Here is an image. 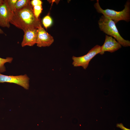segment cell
<instances>
[{
    "mask_svg": "<svg viewBox=\"0 0 130 130\" xmlns=\"http://www.w3.org/2000/svg\"><path fill=\"white\" fill-rule=\"evenodd\" d=\"M13 58L11 57H7L6 58L0 57V73L4 72L6 71L5 64L6 63H11Z\"/></svg>",
    "mask_w": 130,
    "mask_h": 130,
    "instance_id": "10",
    "label": "cell"
},
{
    "mask_svg": "<svg viewBox=\"0 0 130 130\" xmlns=\"http://www.w3.org/2000/svg\"><path fill=\"white\" fill-rule=\"evenodd\" d=\"M24 32V34L21 44L22 47L32 46L36 44L37 29H28Z\"/></svg>",
    "mask_w": 130,
    "mask_h": 130,
    "instance_id": "9",
    "label": "cell"
},
{
    "mask_svg": "<svg viewBox=\"0 0 130 130\" xmlns=\"http://www.w3.org/2000/svg\"><path fill=\"white\" fill-rule=\"evenodd\" d=\"M122 47V46L115 38L111 36L106 35L104 42L103 45L101 46V52L99 53L102 55L105 52H113L117 50Z\"/></svg>",
    "mask_w": 130,
    "mask_h": 130,
    "instance_id": "8",
    "label": "cell"
},
{
    "mask_svg": "<svg viewBox=\"0 0 130 130\" xmlns=\"http://www.w3.org/2000/svg\"><path fill=\"white\" fill-rule=\"evenodd\" d=\"M30 4L32 6L38 5H42V2L40 0H32L30 1Z\"/></svg>",
    "mask_w": 130,
    "mask_h": 130,
    "instance_id": "15",
    "label": "cell"
},
{
    "mask_svg": "<svg viewBox=\"0 0 130 130\" xmlns=\"http://www.w3.org/2000/svg\"><path fill=\"white\" fill-rule=\"evenodd\" d=\"M99 0H97L94 4V7L97 12L102 14L104 16L113 20L115 24L119 21L124 20L127 22L130 20V2L127 1L124 5V8L122 10L117 11L109 9H103L100 6Z\"/></svg>",
    "mask_w": 130,
    "mask_h": 130,
    "instance_id": "2",
    "label": "cell"
},
{
    "mask_svg": "<svg viewBox=\"0 0 130 130\" xmlns=\"http://www.w3.org/2000/svg\"><path fill=\"white\" fill-rule=\"evenodd\" d=\"M17 0H7L8 6L13 13L15 11L16 2Z\"/></svg>",
    "mask_w": 130,
    "mask_h": 130,
    "instance_id": "14",
    "label": "cell"
},
{
    "mask_svg": "<svg viewBox=\"0 0 130 130\" xmlns=\"http://www.w3.org/2000/svg\"><path fill=\"white\" fill-rule=\"evenodd\" d=\"M4 2V0H0V6Z\"/></svg>",
    "mask_w": 130,
    "mask_h": 130,
    "instance_id": "17",
    "label": "cell"
},
{
    "mask_svg": "<svg viewBox=\"0 0 130 130\" xmlns=\"http://www.w3.org/2000/svg\"><path fill=\"white\" fill-rule=\"evenodd\" d=\"M53 37L40 25L37 29L36 44L39 47L49 46L53 42Z\"/></svg>",
    "mask_w": 130,
    "mask_h": 130,
    "instance_id": "6",
    "label": "cell"
},
{
    "mask_svg": "<svg viewBox=\"0 0 130 130\" xmlns=\"http://www.w3.org/2000/svg\"><path fill=\"white\" fill-rule=\"evenodd\" d=\"M101 47L97 45L92 48L86 55L79 57L73 56L72 64L74 67L81 66L86 69L89 65V62L96 55L101 52Z\"/></svg>",
    "mask_w": 130,
    "mask_h": 130,
    "instance_id": "4",
    "label": "cell"
},
{
    "mask_svg": "<svg viewBox=\"0 0 130 130\" xmlns=\"http://www.w3.org/2000/svg\"><path fill=\"white\" fill-rule=\"evenodd\" d=\"M116 127L120 128L123 130H130V129L127 128L125 127L122 123L117 124Z\"/></svg>",
    "mask_w": 130,
    "mask_h": 130,
    "instance_id": "16",
    "label": "cell"
},
{
    "mask_svg": "<svg viewBox=\"0 0 130 130\" xmlns=\"http://www.w3.org/2000/svg\"><path fill=\"white\" fill-rule=\"evenodd\" d=\"M32 7L35 17L37 19L39 18L40 15L43 9L42 5H36Z\"/></svg>",
    "mask_w": 130,
    "mask_h": 130,
    "instance_id": "13",
    "label": "cell"
},
{
    "mask_svg": "<svg viewBox=\"0 0 130 130\" xmlns=\"http://www.w3.org/2000/svg\"><path fill=\"white\" fill-rule=\"evenodd\" d=\"M29 78L25 74L13 76L3 75L0 73V83H13L19 85L26 90L29 87Z\"/></svg>",
    "mask_w": 130,
    "mask_h": 130,
    "instance_id": "5",
    "label": "cell"
},
{
    "mask_svg": "<svg viewBox=\"0 0 130 130\" xmlns=\"http://www.w3.org/2000/svg\"><path fill=\"white\" fill-rule=\"evenodd\" d=\"M42 23L44 26L47 29L52 25V19L49 15H47L43 18Z\"/></svg>",
    "mask_w": 130,
    "mask_h": 130,
    "instance_id": "12",
    "label": "cell"
},
{
    "mask_svg": "<svg viewBox=\"0 0 130 130\" xmlns=\"http://www.w3.org/2000/svg\"><path fill=\"white\" fill-rule=\"evenodd\" d=\"M30 0L24 7L12 13L10 23L24 32L28 29H37L41 25L40 18H37L33 12Z\"/></svg>",
    "mask_w": 130,
    "mask_h": 130,
    "instance_id": "1",
    "label": "cell"
},
{
    "mask_svg": "<svg viewBox=\"0 0 130 130\" xmlns=\"http://www.w3.org/2000/svg\"><path fill=\"white\" fill-rule=\"evenodd\" d=\"M98 23L101 31L108 35L113 37L121 46L124 47L130 46V41L124 39L122 37L116 24L113 20L102 15L98 20Z\"/></svg>",
    "mask_w": 130,
    "mask_h": 130,
    "instance_id": "3",
    "label": "cell"
},
{
    "mask_svg": "<svg viewBox=\"0 0 130 130\" xmlns=\"http://www.w3.org/2000/svg\"><path fill=\"white\" fill-rule=\"evenodd\" d=\"M29 0H17L16 2L15 10L21 9L26 6Z\"/></svg>",
    "mask_w": 130,
    "mask_h": 130,
    "instance_id": "11",
    "label": "cell"
},
{
    "mask_svg": "<svg viewBox=\"0 0 130 130\" xmlns=\"http://www.w3.org/2000/svg\"><path fill=\"white\" fill-rule=\"evenodd\" d=\"M4 33L3 31L0 28V34H3Z\"/></svg>",
    "mask_w": 130,
    "mask_h": 130,
    "instance_id": "18",
    "label": "cell"
},
{
    "mask_svg": "<svg viewBox=\"0 0 130 130\" xmlns=\"http://www.w3.org/2000/svg\"><path fill=\"white\" fill-rule=\"evenodd\" d=\"M12 13L8 6L7 0H4L0 6V26L10 27V20Z\"/></svg>",
    "mask_w": 130,
    "mask_h": 130,
    "instance_id": "7",
    "label": "cell"
}]
</instances>
